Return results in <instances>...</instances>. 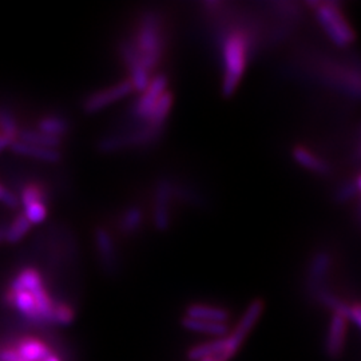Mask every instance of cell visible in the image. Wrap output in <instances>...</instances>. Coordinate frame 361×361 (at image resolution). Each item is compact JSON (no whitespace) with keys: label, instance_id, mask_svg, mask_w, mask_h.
<instances>
[{"label":"cell","instance_id":"obj_15","mask_svg":"<svg viewBox=\"0 0 361 361\" xmlns=\"http://www.w3.org/2000/svg\"><path fill=\"white\" fill-rule=\"evenodd\" d=\"M42 285L44 284H43V279H42L40 271L35 269V268L27 267L16 274V277L11 281L8 289L13 290V292H18V290L32 292Z\"/></svg>","mask_w":361,"mask_h":361},{"label":"cell","instance_id":"obj_4","mask_svg":"<svg viewBox=\"0 0 361 361\" xmlns=\"http://www.w3.org/2000/svg\"><path fill=\"white\" fill-rule=\"evenodd\" d=\"M262 312H264V302L261 300H255L249 304L240 323L237 324V326L234 328L231 335L225 337V348L219 357L221 360L228 361L237 353V350L243 345L246 336L250 334V331L257 323L258 319L261 317Z\"/></svg>","mask_w":361,"mask_h":361},{"label":"cell","instance_id":"obj_2","mask_svg":"<svg viewBox=\"0 0 361 361\" xmlns=\"http://www.w3.org/2000/svg\"><path fill=\"white\" fill-rule=\"evenodd\" d=\"M130 44L137 54L141 65L150 73L159 62L164 51L162 25L155 13H147L143 16L135 39Z\"/></svg>","mask_w":361,"mask_h":361},{"label":"cell","instance_id":"obj_19","mask_svg":"<svg viewBox=\"0 0 361 361\" xmlns=\"http://www.w3.org/2000/svg\"><path fill=\"white\" fill-rule=\"evenodd\" d=\"M182 325L193 332H198V334H207V335L217 336V337H222L226 335L229 328L226 324L221 323H212V322H204V320H194V319H189L185 317L182 320Z\"/></svg>","mask_w":361,"mask_h":361},{"label":"cell","instance_id":"obj_26","mask_svg":"<svg viewBox=\"0 0 361 361\" xmlns=\"http://www.w3.org/2000/svg\"><path fill=\"white\" fill-rule=\"evenodd\" d=\"M23 214L30 221L31 225L42 224L44 219H47V214H49L47 204L46 202H34V204L25 207Z\"/></svg>","mask_w":361,"mask_h":361},{"label":"cell","instance_id":"obj_30","mask_svg":"<svg viewBox=\"0 0 361 361\" xmlns=\"http://www.w3.org/2000/svg\"><path fill=\"white\" fill-rule=\"evenodd\" d=\"M0 361H23L13 347L0 348Z\"/></svg>","mask_w":361,"mask_h":361},{"label":"cell","instance_id":"obj_13","mask_svg":"<svg viewBox=\"0 0 361 361\" xmlns=\"http://www.w3.org/2000/svg\"><path fill=\"white\" fill-rule=\"evenodd\" d=\"M293 158L300 166H302L307 170H310L312 173L320 174V176H325L329 173V165L322 159L320 157L313 154L310 150L302 147V146H297L293 149Z\"/></svg>","mask_w":361,"mask_h":361},{"label":"cell","instance_id":"obj_7","mask_svg":"<svg viewBox=\"0 0 361 361\" xmlns=\"http://www.w3.org/2000/svg\"><path fill=\"white\" fill-rule=\"evenodd\" d=\"M168 89V78L164 74H158L153 79H150L149 86L146 90L142 91L141 97L133 106V116L141 121H147L152 110L159 101V98L166 92Z\"/></svg>","mask_w":361,"mask_h":361},{"label":"cell","instance_id":"obj_21","mask_svg":"<svg viewBox=\"0 0 361 361\" xmlns=\"http://www.w3.org/2000/svg\"><path fill=\"white\" fill-rule=\"evenodd\" d=\"M225 348V338H217L212 343H207L202 345H197L189 350L188 357L189 360L201 361L210 357H221Z\"/></svg>","mask_w":361,"mask_h":361},{"label":"cell","instance_id":"obj_6","mask_svg":"<svg viewBox=\"0 0 361 361\" xmlns=\"http://www.w3.org/2000/svg\"><path fill=\"white\" fill-rule=\"evenodd\" d=\"M134 91L129 80L119 82L114 86L104 89V90L97 91L89 95L83 102V110L89 114L98 113L106 109L110 104H116L118 101L123 99Z\"/></svg>","mask_w":361,"mask_h":361},{"label":"cell","instance_id":"obj_1","mask_svg":"<svg viewBox=\"0 0 361 361\" xmlns=\"http://www.w3.org/2000/svg\"><path fill=\"white\" fill-rule=\"evenodd\" d=\"M249 40L244 32L233 31L222 43V94L231 97L238 89L245 74Z\"/></svg>","mask_w":361,"mask_h":361},{"label":"cell","instance_id":"obj_24","mask_svg":"<svg viewBox=\"0 0 361 361\" xmlns=\"http://www.w3.org/2000/svg\"><path fill=\"white\" fill-rule=\"evenodd\" d=\"M18 134H19V126H18L16 118L8 109L0 107V135L8 138L13 143L18 140Z\"/></svg>","mask_w":361,"mask_h":361},{"label":"cell","instance_id":"obj_32","mask_svg":"<svg viewBox=\"0 0 361 361\" xmlns=\"http://www.w3.org/2000/svg\"><path fill=\"white\" fill-rule=\"evenodd\" d=\"M42 361H62L61 360V357H59V356H58V355H56V353H54V352H52V353H50V355H49V356H47V357H46V359H43V360Z\"/></svg>","mask_w":361,"mask_h":361},{"label":"cell","instance_id":"obj_5","mask_svg":"<svg viewBox=\"0 0 361 361\" xmlns=\"http://www.w3.org/2000/svg\"><path fill=\"white\" fill-rule=\"evenodd\" d=\"M161 129H155L152 126H146L142 130L133 131L125 135H116V137H109L102 140L98 147L101 152L110 153V152H116L128 147H135V146H145L149 143L154 142L159 135H161Z\"/></svg>","mask_w":361,"mask_h":361},{"label":"cell","instance_id":"obj_35","mask_svg":"<svg viewBox=\"0 0 361 361\" xmlns=\"http://www.w3.org/2000/svg\"><path fill=\"white\" fill-rule=\"evenodd\" d=\"M4 189H6V188H3V186L0 185V197H1V194H3V192H4Z\"/></svg>","mask_w":361,"mask_h":361},{"label":"cell","instance_id":"obj_14","mask_svg":"<svg viewBox=\"0 0 361 361\" xmlns=\"http://www.w3.org/2000/svg\"><path fill=\"white\" fill-rule=\"evenodd\" d=\"M95 244L99 257L106 268H113L116 265V250L114 240L104 228H97L95 231Z\"/></svg>","mask_w":361,"mask_h":361},{"label":"cell","instance_id":"obj_3","mask_svg":"<svg viewBox=\"0 0 361 361\" xmlns=\"http://www.w3.org/2000/svg\"><path fill=\"white\" fill-rule=\"evenodd\" d=\"M314 13L326 37L336 46L347 47L353 43L355 32L336 3H316Z\"/></svg>","mask_w":361,"mask_h":361},{"label":"cell","instance_id":"obj_28","mask_svg":"<svg viewBox=\"0 0 361 361\" xmlns=\"http://www.w3.org/2000/svg\"><path fill=\"white\" fill-rule=\"evenodd\" d=\"M360 190V177H356L355 180H348L345 185H343L337 193H336V200L338 202H345L350 200L356 193Z\"/></svg>","mask_w":361,"mask_h":361},{"label":"cell","instance_id":"obj_16","mask_svg":"<svg viewBox=\"0 0 361 361\" xmlns=\"http://www.w3.org/2000/svg\"><path fill=\"white\" fill-rule=\"evenodd\" d=\"M171 106H173V94L170 91H166L159 98V101L155 104L154 109L152 110L150 116L146 121L147 125L152 126V128H155V129H164V125L168 119Z\"/></svg>","mask_w":361,"mask_h":361},{"label":"cell","instance_id":"obj_22","mask_svg":"<svg viewBox=\"0 0 361 361\" xmlns=\"http://www.w3.org/2000/svg\"><path fill=\"white\" fill-rule=\"evenodd\" d=\"M329 268H331V256L325 252L317 253L312 259L310 271V281L316 288L322 284V281L326 277Z\"/></svg>","mask_w":361,"mask_h":361},{"label":"cell","instance_id":"obj_23","mask_svg":"<svg viewBox=\"0 0 361 361\" xmlns=\"http://www.w3.org/2000/svg\"><path fill=\"white\" fill-rule=\"evenodd\" d=\"M19 201L23 207H28L34 202H47V194L44 188L38 182H28L20 190Z\"/></svg>","mask_w":361,"mask_h":361},{"label":"cell","instance_id":"obj_34","mask_svg":"<svg viewBox=\"0 0 361 361\" xmlns=\"http://www.w3.org/2000/svg\"><path fill=\"white\" fill-rule=\"evenodd\" d=\"M217 359H219V357H210V359H205V360L201 361H217Z\"/></svg>","mask_w":361,"mask_h":361},{"label":"cell","instance_id":"obj_17","mask_svg":"<svg viewBox=\"0 0 361 361\" xmlns=\"http://www.w3.org/2000/svg\"><path fill=\"white\" fill-rule=\"evenodd\" d=\"M18 141L34 145V146H40V147H50V149H58L62 145L61 138L46 135L38 130L31 129L19 130Z\"/></svg>","mask_w":361,"mask_h":361},{"label":"cell","instance_id":"obj_25","mask_svg":"<svg viewBox=\"0 0 361 361\" xmlns=\"http://www.w3.org/2000/svg\"><path fill=\"white\" fill-rule=\"evenodd\" d=\"M143 214L140 207H130L121 219V229L123 233H134L142 224Z\"/></svg>","mask_w":361,"mask_h":361},{"label":"cell","instance_id":"obj_36","mask_svg":"<svg viewBox=\"0 0 361 361\" xmlns=\"http://www.w3.org/2000/svg\"><path fill=\"white\" fill-rule=\"evenodd\" d=\"M217 361H222V360H221V359H219H219H217Z\"/></svg>","mask_w":361,"mask_h":361},{"label":"cell","instance_id":"obj_12","mask_svg":"<svg viewBox=\"0 0 361 361\" xmlns=\"http://www.w3.org/2000/svg\"><path fill=\"white\" fill-rule=\"evenodd\" d=\"M186 317L194 319V320L225 324L229 320V312L219 307H212L205 304H193L188 307Z\"/></svg>","mask_w":361,"mask_h":361},{"label":"cell","instance_id":"obj_33","mask_svg":"<svg viewBox=\"0 0 361 361\" xmlns=\"http://www.w3.org/2000/svg\"><path fill=\"white\" fill-rule=\"evenodd\" d=\"M4 232H6V228H0V243H1L3 238H4Z\"/></svg>","mask_w":361,"mask_h":361},{"label":"cell","instance_id":"obj_9","mask_svg":"<svg viewBox=\"0 0 361 361\" xmlns=\"http://www.w3.org/2000/svg\"><path fill=\"white\" fill-rule=\"evenodd\" d=\"M171 183L169 180H161L155 193L154 225L158 231H166L170 224L169 207L171 198Z\"/></svg>","mask_w":361,"mask_h":361},{"label":"cell","instance_id":"obj_11","mask_svg":"<svg viewBox=\"0 0 361 361\" xmlns=\"http://www.w3.org/2000/svg\"><path fill=\"white\" fill-rule=\"evenodd\" d=\"M10 150L18 155H23V157H30L34 159L39 161H44V162H50L55 164L59 162L62 158V153L58 149H50V147H40V146H34V145H28V143L20 142V141H13L10 146Z\"/></svg>","mask_w":361,"mask_h":361},{"label":"cell","instance_id":"obj_10","mask_svg":"<svg viewBox=\"0 0 361 361\" xmlns=\"http://www.w3.org/2000/svg\"><path fill=\"white\" fill-rule=\"evenodd\" d=\"M347 319L338 313H334L326 337V352L331 357H338L343 352L347 337Z\"/></svg>","mask_w":361,"mask_h":361},{"label":"cell","instance_id":"obj_18","mask_svg":"<svg viewBox=\"0 0 361 361\" xmlns=\"http://www.w3.org/2000/svg\"><path fill=\"white\" fill-rule=\"evenodd\" d=\"M30 229H31L30 221L25 217L23 213H19L15 216L13 222L8 226H6L3 241L7 244L15 245L25 238V235L30 232Z\"/></svg>","mask_w":361,"mask_h":361},{"label":"cell","instance_id":"obj_31","mask_svg":"<svg viewBox=\"0 0 361 361\" xmlns=\"http://www.w3.org/2000/svg\"><path fill=\"white\" fill-rule=\"evenodd\" d=\"M11 145V141L3 135H0V152H3L6 147H8Z\"/></svg>","mask_w":361,"mask_h":361},{"label":"cell","instance_id":"obj_8","mask_svg":"<svg viewBox=\"0 0 361 361\" xmlns=\"http://www.w3.org/2000/svg\"><path fill=\"white\" fill-rule=\"evenodd\" d=\"M13 348L23 361H42L52 353L51 347L47 343L34 336L19 337Z\"/></svg>","mask_w":361,"mask_h":361},{"label":"cell","instance_id":"obj_20","mask_svg":"<svg viewBox=\"0 0 361 361\" xmlns=\"http://www.w3.org/2000/svg\"><path fill=\"white\" fill-rule=\"evenodd\" d=\"M70 125L68 122L61 118V116H44L37 123V130L46 134V135H51L55 138H61L68 133Z\"/></svg>","mask_w":361,"mask_h":361},{"label":"cell","instance_id":"obj_27","mask_svg":"<svg viewBox=\"0 0 361 361\" xmlns=\"http://www.w3.org/2000/svg\"><path fill=\"white\" fill-rule=\"evenodd\" d=\"M74 322V310L65 302H55L52 310V324L68 325Z\"/></svg>","mask_w":361,"mask_h":361},{"label":"cell","instance_id":"obj_29","mask_svg":"<svg viewBox=\"0 0 361 361\" xmlns=\"http://www.w3.org/2000/svg\"><path fill=\"white\" fill-rule=\"evenodd\" d=\"M0 202L4 205V207H8V209H18L20 207V201H19V195L13 193L8 189H4V192L0 197Z\"/></svg>","mask_w":361,"mask_h":361}]
</instances>
